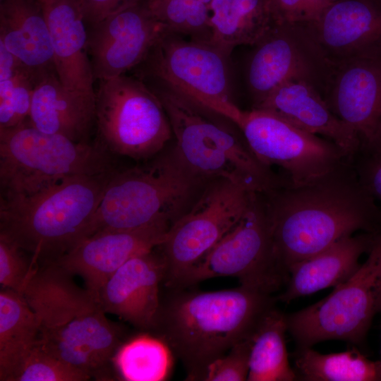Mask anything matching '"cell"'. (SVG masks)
I'll list each match as a JSON object with an SVG mask.
<instances>
[{
  "label": "cell",
  "instance_id": "6da1fadb",
  "mask_svg": "<svg viewBox=\"0 0 381 381\" xmlns=\"http://www.w3.org/2000/svg\"><path fill=\"white\" fill-rule=\"evenodd\" d=\"M275 255L288 275L294 264L356 231L381 229L380 212L350 159L306 185L264 193Z\"/></svg>",
  "mask_w": 381,
  "mask_h": 381
},
{
  "label": "cell",
  "instance_id": "7a4b0ae2",
  "mask_svg": "<svg viewBox=\"0 0 381 381\" xmlns=\"http://www.w3.org/2000/svg\"><path fill=\"white\" fill-rule=\"evenodd\" d=\"M171 289L161 299L153 330L181 360L187 380H200L210 363L252 337L277 301L243 285L213 291Z\"/></svg>",
  "mask_w": 381,
  "mask_h": 381
},
{
  "label": "cell",
  "instance_id": "3957f363",
  "mask_svg": "<svg viewBox=\"0 0 381 381\" xmlns=\"http://www.w3.org/2000/svg\"><path fill=\"white\" fill-rule=\"evenodd\" d=\"M72 276L47 262L32 269L20 294L37 316L45 349L91 377L109 379L121 329L106 317L99 299Z\"/></svg>",
  "mask_w": 381,
  "mask_h": 381
},
{
  "label": "cell",
  "instance_id": "277c9868",
  "mask_svg": "<svg viewBox=\"0 0 381 381\" xmlns=\"http://www.w3.org/2000/svg\"><path fill=\"white\" fill-rule=\"evenodd\" d=\"M116 169L78 175L34 194L0 200V236L32 254V262H52L85 237Z\"/></svg>",
  "mask_w": 381,
  "mask_h": 381
},
{
  "label": "cell",
  "instance_id": "5b68a950",
  "mask_svg": "<svg viewBox=\"0 0 381 381\" xmlns=\"http://www.w3.org/2000/svg\"><path fill=\"white\" fill-rule=\"evenodd\" d=\"M204 180L193 174L175 150L145 165L112 174L85 238L156 222L173 224L190 207Z\"/></svg>",
  "mask_w": 381,
  "mask_h": 381
},
{
  "label": "cell",
  "instance_id": "8992f818",
  "mask_svg": "<svg viewBox=\"0 0 381 381\" xmlns=\"http://www.w3.org/2000/svg\"><path fill=\"white\" fill-rule=\"evenodd\" d=\"M152 90L167 114L174 150L193 174L203 180L226 179L258 193L281 186L279 176L263 166L247 144L210 118L204 107L164 85Z\"/></svg>",
  "mask_w": 381,
  "mask_h": 381
},
{
  "label": "cell",
  "instance_id": "52a82bcc",
  "mask_svg": "<svg viewBox=\"0 0 381 381\" xmlns=\"http://www.w3.org/2000/svg\"><path fill=\"white\" fill-rule=\"evenodd\" d=\"M110 154L97 141L76 143L40 131L29 121L0 128L1 198L25 197L68 177L114 170Z\"/></svg>",
  "mask_w": 381,
  "mask_h": 381
},
{
  "label": "cell",
  "instance_id": "ba28073f",
  "mask_svg": "<svg viewBox=\"0 0 381 381\" xmlns=\"http://www.w3.org/2000/svg\"><path fill=\"white\" fill-rule=\"evenodd\" d=\"M366 260L317 303L286 315L297 346L326 340L361 344L381 306V229L373 233Z\"/></svg>",
  "mask_w": 381,
  "mask_h": 381
},
{
  "label": "cell",
  "instance_id": "9c48e42d",
  "mask_svg": "<svg viewBox=\"0 0 381 381\" xmlns=\"http://www.w3.org/2000/svg\"><path fill=\"white\" fill-rule=\"evenodd\" d=\"M217 277H236L241 285L270 294L286 284L288 275L275 255L263 193L253 194L238 223L169 288H188Z\"/></svg>",
  "mask_w": 381,
  "mask_h": 381
},
{
  "label": "cell",
  "instance_id": "30bf717a",
  "mask_svg": "<svg viewBox=\"0 0 381 381\" xmlns=\"http://www.w3.org/2000/svg\"><path fill=\"white\" fill-rule=\"evenodd\" d=\"M99 81L97 141L110 153L137 160L157 155L173 134L158 96L125 75Z\"/></svg>",
  "mask_w": 381,
  "mask_h": 381
},
{
  "label": "cell",
  "instance_id": "8fae6325",
  "mask_svg": "<svg viewBox=\"0 0 381 381\" xmlns=\"http://www.w3.org/2000/svg\"><path fill=\"white\" fill-rule=\"evenodd\" d=\"M236 125L257 159L280 170L282 186L313 183L349 159L333 142L267 110L241 111Z\"/></svg>",
  "mask_w": 381,
  "mask_h": 381
},
{
  "label": "cell",
  "instance_id": "7c38bea8",
  "mask_svg": "<svg viewBox=\"0 0 381 381\" xmlns=\"http://www.w3.org/2000/svg\"><path fill=\"white\" fill-rule=\"evenodd\" d=\"M228 56L210 41L166 32L147 59L163 85L236 124L242 110L231 99Z\"/></svg>",
  "mask_w": 381,
  "mask_h": 381
},
{
  "label": "cell",
  "instance_id": "4fadbf2b",
  "mask_svg": "<svg viewBox=\"0 0 381 381\" xmlns=\"http://www.w3.org/2000/svg\"><path fill=\"white\" fill-rule=\"evenodd\" d=\"M256 193L217 179L169 228L159 246L168 287L198 264L238 223Z\"/></svg>",
  "mask_w": 381,
  "mask_h": 381
},
{
  "label": "cell",
  "instance_id": "5bb4252c",
  "mask_svg": "<svg viewBox=\"0 0 381 381\" xmlns=\"http://www.w3.org/2000/svg\"><path fill=\"white\" fill-rule=\"evenodd\" d=\"M298 25L329 70L381 56V0H335L315 20Z\"/></svg>",
  "mask_w": 381,
  "mask_h": 381
},
{
  "label": "cell",
  "instance_id": "9a60e30c",
  "mask_svg": "<svg viewBox=\"0 0 381 381\" xmlns=\"http://www.w3.org/2000/svg\"><path fill=\"white\" fill-rule=\"evenodd\" d=\"M166 32L140 1L92 25L87 50L95 80L125 75L147 59Z\"/></svg>",
  "mask_w": 381,
  "mask_h": 381
},
{
  "label": "cell",
  "instance_id": "2e32d148",
  "mask_svg": "<svg viewBox=\"0 0 381 381\" xmlns=\"http://www.w3.org/2000/svg\"><path fill=\"white\" fill-rule=\"evenodd\" d=\"M171 226L156 222L134 229L96 233L49 262L80 276L86 288L99 298L107 280L132 258L159 247Z\"/></svg>",
  "mask_w": 381,
  "mask_h": 381
},
{
  "label": "cell",
  "instance_id": "e0dca14e",
  "mask_svg": "<svg viewBox=\"0 0 381 381\" xmlns=\"http://www.w3.org/2000/svg\"><path fill=\"white\" fill-rule=\"evenodd\" d=\"M254 46L246 76L254 106L288 81L313 83L317 65L325 66L300 25L274 23Z\"/></svg>",
  "mask_w": 381,
  "mask_h": 381
},
{
  "label": "cell",
  "instance_id": "ac0fdd59",
  "mask_svg": "<svg viewBox=\"0 0 381 381\" xmlns=\"http://www.w3.org/2000/svg\"><path fill=\"white\" fill-rule=\"evenodd\" d=\"M329 97L332 112L358 137L360 144L381 136V56L354 59L332 69Z\"/></svg>",
  "mask_w": 381,
  "mask_h": 381
},
{
  "label": "cell",
  "instance_id": "d6986e66",
  "mask_svg": "<svg viewBox=\"0 0 381 381\" xmlns=\"http://www.w3.org/2000/svg\"><path fill=\"white\" fill-rule=\"evenodd\" d=\"M165 277L162 253L154 250L136 255L119 268L102 286L99 299L107 313L135 327L153 330L159 310V284Z\"/></svg>",
  "mask_w": 381,
  "mask_h": 381
},
{
  "label": "cell",
  "instance_id": "ffe728a7",
  "mask_svg": "<svg viewBox=\"0 0 381 381\" xmlns=\"http://www.w3.org/2000/svg\"><path fill=\"white\" fill-rule=\"evenodd\" d=\"M253 108L273 112L298 127L333 142L351 159L360 145L356 134L331 110L314 85L288 81Z\"/></svg>",
  "mask_w": 381,
  "mask_h": 381
},
{
  "label": "cell",
  "instance_id": "44dd1931",
  "mask_svg": "<svg viewBox=\"0 0 381 381\" xmlns=\"http://www.w3.org/2000/svg\"><path fill=\"white\" fill-rule=\"evenodd\" d=\"M48 25L55 73L67 88L95 92L88 32L80 0H40Z\"/></svg>",
  "mask_w": 381,
  "mask_h": 381
},
{
  "label": "cell",
  "instance_id": "7402d4cb",
  "mask_svg": "<svg viewBox=\"0 0 381 381\" xmlns=\"http://www.w3.org/2000/svg\"><path fill=\"white\" fill-rule=\"evenodd\" d=\"M28 121L44 133L88 143L96 121L95 92L68 89L54 71L47 72L35 84Z\"/></svg>",
  "mask_w": 381,
  "mask_h": 381
},
{
  "label": "cell",
  "instance_id": "603a6c76",
  "mask_svg": "<svg viewBox=\"0 0 381 381\" xmlns=\"http://www.w3.org/2000/svg\"><path fill=\"white\" fill-rule=\"evenodd\" d=\"M373 233L344 237L292 265L288 271L286 288L278 295L277 301L289 303L346 281L359 267L360 257L368 251Z\"/></svg>",
  "mask_w": 381,
  "mask_h": 381
},
{
  "label": "cell",
  "instance_id": "cb8c5ba5",
  "mask_svg": "<svg viewBox=\"0 0 381 381\" xmlns=\"http://www.w3.org/2000/svg\"><path fill=\"white\" fill-rule=\"evenodd\" d=\"M0 2V42L38 73L55 71L49 30L40 0Z\"/></svg>",
  "mask_w": 381,
  "mask_h": 381
},
{
  "label": "cell",
  "instance_id": "d4e9b609",
  "mask_svg": "<svg viewBox=\"0 0 381 381\" xmlns=\"http://www.w3.org/2000/svg\"><path fill=\"white\" fill-rule=\"evenodd\" d=\"M211 42L228 56L238 45H255L275 23L271 0H212Z\"/></svg>",
  "mask_w": 381,
  "mask_h": 381
},
{
  "label": "cell",
  "instance_id": "484cf974",
  "mask_svg": "<svg viewBox=\"0 0 381 381\" xmlns=\"http://www.w3.org/2000/svg\"><path fill=\"white\" fill-rule=\"evenodd\" d=\"M39 336L37 316L25 298L4 288L0 292V380H12Z\"/></svg>",
  "mask_w": 381,
  "mask_h": 381
},
{
  "label": "cell",
  "instance_id": "4316f807",
  "mask_svg": "<svg viewBox=\"0 0 381 381\" xmlns=\"http://www.w3.org/2000/svg\"><path fill=\"white\" fill-rule=\"evenodd\" d=\"M286 315L272 309L252 337L248 381H294L297 374L289 361Z\"/></svg>",
  "mask_w": 381,
  "mask_h": 381
},
{
  "label": "cell",
  "instance_id": "83f0119b",
  "mask_svg": "<svg viewBox=\"0 0 381 381\" xmlns=\"http://www.w3.org/2000/svg\"><path fill=\"white\" fill-rule=\"evenodd\" d=\"M312 346L294 353L298 379L306 381H381V360L372 361L356 349L320 353Z\"/></svg>",
  "mask_w": 381,
  "mask_h": 381
},
{
  "label": "cell",
  "instance_id": "f1b7e54d",
  "mask_svg": "<svg viewBox=\"0 0 381 381\" xmlns=\"http://www.w3.org/2000/svg\"><path fill=\"white\" fill-rule=\"evenodd\" d=\"M174 353L157 335L143 334L118 347L112 358L120 378L126 381H163L174 365Z\"/></svg>",
  "mask_w": 381,
  "mask_h": 381
},
{
  "label": "cell",
  "instance_id": "f546056e",
  "mask_svg": "<svg viewBox=\"0 0 381 381\" xmlns=\"http://www.w3.org/2000/svg\"><path fill=\"white\" fill-rule=\"evenodd\" d=\"M145 4L167 32L211 42L208 5L198 0H147Z\"/></svg>",
  "mask_w": 381,
  "mask_h": 381
},
{
  "label": "cell",
  "instance_id": "4dcf8cb0",
  "mask_svg": "<svg viewBox=\"0 0 381 381\" xmlns=\"http://www.w3.org/2000/svg\"><path fill=\"white\" fill-rule=\"evenodd\" d=\"M41 75L25 66L0 81V128L16 127L29 120L33 90Z\"/></svg>",
  "mask_w": 381,
  "mask_h": 381
},
{
  "label": "cell",
  "instance_id": "1f68e13d",
  "mask_svg": "<svg viewBox=\"0 0 381 381\" xmlns=\"http://www.w3.org/2000/svg\"><path fill=\"white\" fill-rule=\"evenodd\" d=\"M90 378L88 374L51 353L39 340L11 381H85Z\"/></svg>",
  "mask_w": 381,
  "mask_h": 381
},
{
  "label": "cell",
  "instance_id": "d6a6232c",
  "mask_svg": "<svg viewBox=\"0 0 381 381\" xmlns=\"http://www.w3.org/2000/svg\"><path fill=\"white\" fill-rule=\"evenodd\" d=\"M351 162L359 182L375 201L381 215V137L360 144Z\"/></svg>",
  "mask_w": 381,
  "mask_h": 381
},
{
  "label": "cell",
  "instance_id": "836d02e7",
  "mask_svg": "<svg viewBox=\"0 0 381 381\" xmlns=\"http://www.w3.org/2000/svg\"><path fill=\"white\" fill-rule=\"evenodd\" d=\"M251 341L252 337L233 346L226 353L207 367L200 380H247Z\"/></svg>",
  "mask_w": 381,
  "mask_h": 381
},
{
  "label": "cell",
  "instance_id": "e575fe53",
  "mask_svg": "<svg viewBox=\"0 0 381 381\" xmlns=\"http://www.w3.org/2000/svg\"><path fill=\"white\" fill-rule=\"evenodd\" d=\"M23 252L0 236V284L3 288L21 293L34 265L28 263Z\"/></svg>",
  "mask_w": 381,
  "mask_h": 381
},
{
  "label": "cell",
  "instance_id": "d590c367",
  "mask_svg": "<svg viewBox=\"0 0 381 381\" xmlns=\"http://www.w3.org/2000/svg\"><path fill=\"white\" fill-rule=\"evenodd\" d=\"M335 0H271L276 23L298 25L315 20Z\"/></svg>",
  "mask_w": 381,
  "mask_h": 381
},
{
  "label": "cell",
  "instance_id": "8d00e7d4",
  "mask_svg": "<svg viewBox=\"0 0 381 381\" xmlns=\"http://www.w3.org/2000/svg\"><path fill=\"white\" fill-rule=\"evenodd\" d=\"M141 0H80L87 23H97L109 16Z\"/></svg>",
  "mask_w": 381,
  "mask_h": 381
},
{
  "label": "cell",
  "instance_id": "74e56055",
  "mask_svg": "<svg viewBox=\"0 0 381 381\" xmlns=\"http://www.w3.org/2000/svg\"><path fill=\"white\" fill-rule=\"evenodd\" d=\"M25 66L0 42V81L7 80Z\"/></svg>",
  "mask_w": 381,
  "mask_h": 381
},
{
  "label": "cell",
  "instance_id": "f35d334b",
  "mask_svg": "<svg viewBox=\"0 0 381 381\" xmlns=\"http://www.w3.org/2000/svg\"><path fill=\"white\" fill-rule=\"evenodd\" d=\"M198 1H201V2H202V3H204V4H207V5L209 6L210 4V2H211L212 0H198Z\"/></svg>",
  "mask_w": 381,
  "mask_h": 381
},
{
  "label": "cell",
  "instance_id": "ab89813d",
  "mask_svg": "<svg viewBox=\"0 0 381 381\" xmlns=\"http://www.w3.org/2000/svg\"><path fill=\"white\" fill-rule=\"evenodd\" d=\"M380 313H381V306H380Z\"/></svg>",
  "mask_w": 381,
  "mask_h": 381
}]
</instances>
